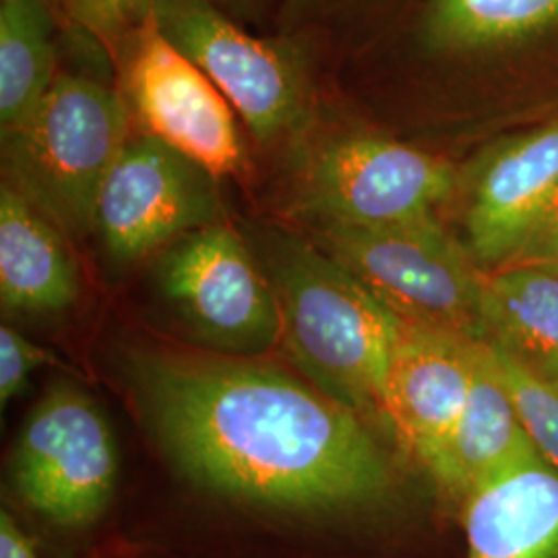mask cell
Returning a JSON list of instances; mask_svg holds the SVG:
<instances>
[{
    "mask_svg": "<svg viewBox=\"0 0 558 558\" xmlns=\"http://www.w3.org/2000/svg\"><path fill=\"white\" fill-rule=\"evenodd\" d=\"M122 368L161 453L223 505L315 536L377 527L403 505L375 424L265 356L141 345Z\"/></svg>",
    "mask_w": 558,
    "mask_h": 558,
    "instance_id": "cell-1",
    "label": "cell"
},
{
    "mask_svg": "<svg viewBox=\"0 0 558 558\" xmlns=\"http://www.w3.org/2000/svg\"><path fill=\"white\" fill-rule=\"evenodd\" d=\"M278 299L281 343L300 375L375 426L399 319L311 236L253 223L244 230Z\"/></svg>",
    "mask_w": 558,
    "mask_h": 558,
    "instance_id": "cell-2",
    "label": "cell"
},
{
    "mask_svg": "<svg viewBox=\"0 0 558 558\" xmlns=\"http://www.w3.org/2000/svg\"><path fill=\"white\" fill-rule=\"evenodd\" d=\"M133 122L117 83L62 71L38 110L2 135V182L71 240L94 234L104 180Z\"/></svg>",
    "mask_w": 558,
    "mask_h": 558,
    "instance_id": "cell-3",
    "label": "cell"
},
{
    "mask_svg": "<svg viewBox=\"0 0 558 558\" xmlns=\"http://www.w3.org/2000/svg\"><path fill=\"white\" fill-rule=\"evenodd\" d=\"M294 145L288 201L308 230L435 216L458 189L453 161L377 131L311 126Z\"/></svg>",
    "mask_w": 558,
    "mask_h": 558,
    "instance_id": "cell-4",
    "label": "cell"
},
{
    "mask_svg": "<svg viewBox=\"0 0 558 558\" xmlns=\"http://www.w3.org/2000/svg\"><path fill=\"white\" fill-rule=\"evenodd\" d=\"M311 239L398 319L484 343V269L439 214L389 226H323Z\"/></svg>",
    "mask_w": 558,
    "mask_h": 558,
    "instance_id": "cell-5",
    "label": "cell"
},
{
    "mask_svg": "<svg viewBox=\"0 0 558 558\" xmlns=\"http://www.w3.org/2000/svg\"><path fill=\"white\" fill-rule=\"evenodd\" d=\"M154 23L220 89L260 145L294 143L315 124L304 41L255 36L207 0H158Z\"/></svg>",
    "mask_w": 558,
    "mask_h": 558,
    "instance_id": "cell-6",
    "label": "cell"
},
{
    "mask_svg": "<svg viewBox=\"0 0 558 558\" xmlns=\"http://www.w3.org/2000/svg\"><path fill=\"white\" fill-rule=\"evenodd\" d=\"M117 478V440L96 399L69 380L52 385L11 458L21 505L59 532L81 534L106 518Z\"/></svg>",
    "mask_w": 558,
    "mask_h": 558,
    "instance_id": "cell-7",
    "label": "cell"
},
{
    "mask_svg": "<svg viewBox=\"0 0 558 558\" xmlns=\"http://www.w3.org/2000/svg\"><path fill=\"white\" fill-rule=\"evenodd\" d=\"M112 59L117 89L137 133L161 141L218 180L248 168L234 108L156 23L129 36Z\"/></svg>",
    "mask_w": 558,
    "mask_h": 558,
    "instance_id": "cell-8",
    "label": "cell"
},
{
    "mask_svg": "<svg viewBox=\"0 0 558 558\" xmlns=\"http://www.w3.org/2000/svg\"><path fill=\"white\" fill-rule=\"evenodd\" d=\"M161 294L216 354L260 359L281 343L278 299L259 259L228 221L163 251Z\"/></svg>",
    "mask_w": 558,
    "mask_h": 558,
    "instance_id": "cell-9",
    "label": "cell"
},
{
    "mask_svg": "<svg viewBox=\"0 0 558 558\" xmlns=\"http://www.w3.org/2000/svg\"><path fill=\"white\" fill-rule=\"evenodd\" d=\"M220 180L172 147L131 133L104 180L94 234L108 260L131 267L226 221Z\"/></svg>",
    "mask_w": 558,
    "mask_h": 558,
    "instance_id": "cell-10",
    "label": "cell"
},
{
    "mask_svg": "<svg viewBox=\"0 0 558 558\" xmlns=\"http://www.w3.org/2000/svg\"><path fill=\"white\" fill-rule=\"evenodd\" d=\"M558 186V119L484 147L459 168L458 239L480 269L518 257Z\"/></svg>",
    "mask_w": 558,
    "mask_h": 558,
    "instance_id": "cell-11",
    "label": "cell"
},
{
    "mask_svg": "<svg viewBox=\"0 0 558 558\" xmlns=\"http://www.w3.org/2000/svg\"><path fill=\"white\" fill-rule=\"evenodd\" d=\"M480 343L399 319L385 383V418L399 447L424 472L439 458L465 408Z\"/></svg>",
    "mask_w": 558,
    "mask_h": 558,
    "instance_id": "cell-12",
    "label": "cell"
},
{
    "mask_svg": "<svg viewBox=\"0 0 558 558\" xmlns=\"http://www.w3.org/2000/svg\"><path fill=\"white\" fill-rule=\"evenodd\" d=\"M538 458L500 377L490 345L480 343L465 408L426 476L440 502L458 513L482 484Z\"/></svg>",
    "mask_w": 558,
    "mask_h": 558,
    "instance_id": "cell-13",
    "label": "cell"
},
{
    "mask_svg": "<svg viewBox=\"0 0 558 558\" xmlns=\"http://www.w3.org/2000/svg\"><path fill=\"white\" fill-rule=\"evenodd\" d=\"M465 558H558V470L532 458L458 509Z\"/></svg>",
    "mask_w": 558,
    "mask_h": 558,
    "instance_id": "cell-14",
    "label": "cell"
},
{
    "mask_svg": "<svg viewBox=\"0 0 558 558\" xmlns=\"http://www.w3.org/2000/svg\"><path fill=\"white\" fill-rule=\"evenodd\" d=\"M71 242L36 205L0 186V299L11 313L52 315L81 294V274Z\"/></svg>",
    "mask_w": 558,
    "mask_h": 558,
    "instance_id": "cell-15",
    "label": "cell"
},
{
    "mask_svg": "<svg viewBox=\"0 0 558 558\" xmlns=\"http://www.w3.org/2000/svg\"><path fill=\"white\" fill-rule=\"evenodd\" d=\"M420 50L435 59H497L558 40V0H424Z\"/></svg>",
    "mask_w": 558,
    "mask_h": 558,
    "instance_id": "cell-16",
    "label": "cell"
},
{
    "mask_svg": "<svg viewBox=\"0 0 558 558\" xmlns=\"http://www.w3.org/2000/svg\"><path fill=\"white\" fill-rule=\"evenodd\" d=\"M484 343L558 385V276L538 267L484 271Z\"/></svg>",
    "mask_w": 558,
    "mask_h": 558,
    "instance_id": "cell-17",
    "label": "cell"
},
{
    "mask_svg": "<svg viewBox=\"0 0 558 558\" xmlns=\"http://www.w3.org/2000/svg\"><path fill=\"white\" fill-rule=\"evenodd\" d=\"M54 0H0V131L29 119L59 77Z\"/></svg>",
    "mask_w": 558,
    "mask_h": 558,
    "instance_id": "cell-18",
    "label": "cell"
},
{
    "mask_svg": "<svg viewBox=\"0 0 558 558\" xmlns=\"http://www.w3.org/2000/svg\"><path fill=\"white\" fill-rule=\"evenodd\" d=\"M488 345V343H486ZM493 350V348H490ZM500 377L518 408L536 453L558 470V385L527 373L518 362L493 350Z\"/></svg>",
    "mask_w": 558,
    "mask_h": 558,
    "instance_id": "cell-19",
    "label": "cell"
},
{
    "mask_svg": "<svg viewBox=\"0 0 558 558\" xmlns=\"http://www.w3.org/2000/svg\"><path fill=\"white\" fill-rule=\"evenodd\" d=\"M158 0H54L75 27L100 40L110 52L156 17Z\"/></svg>",
    "mask_w": 558,
    "mask_h": 558,
    "instance_id": "cell-20",
    "label": "cell"
},
{
    "mask_svg": "<svg viewBox=\"0 0 558 558\" xmlns=\"http://www.w3.org/2000/svg\"><path fill=\"white\" fill-rule=\"evenodd\" d=\"M57 362L59 360L54 359L46 348L21 336L17 329L2 325L0 327V403L2 408L15 396H20L38 368L46 364H57Z\"/></svg>",
    "mask_w": 558,
    "mask_h": 558,
    "instance_id": "cell-21",
    "label": "cell"
},
{
    "mask_svg": "<svg viewBox=\"0 0 558 558\" xmlns=\"http://www.w3.org/2000/svg\"><path fill=\"white\" fill-rule=\"evenodd\" d=\"M507 267H538L558 276V186L518 257Z\"/></svg>",
    "mask_w": 558,
    "mask_h": 558,
    "instance_id": "cell-22",
    "label": "cell"
},
{
    "mask_svg": "<svg viewBox=\"0 0 558 558\" xmlns=\"http://www.w3.org/2000/svg\"><path fill=\"white\" fill-rule=\"evenodd\" d=\"M0 558H52L11 511H0Z\"/></svg>",
    "mask_w": 558,
    "mask_h": 558,
    "instance_id": "cell-23",
    "label": "cell"
},
{
    "mask_svg": "<svg viewBox=\"0 0 558 558\" xmlns=\"http://www.w3.org/2000/svg\"><path fill=\"white\" fill-rule=\"evenodd\" d=\"M354 4L356 0H283V20L288 27L323 23Z\"/></svg>",
    "mask_w": 558,
    "mask_h": 558,
    "instance_id": "cell-24",
    "label": "cell"
},
{
    "mask_svg": "<svg viewBox=\"0 0 558 558\" xmlns=\"http://www.w3.org/2000/svg\"><path fill=\"white\" fill-rule=\"evenodd\" d=\"M207 2L218 7L226 15L240 21L242 25L244 23L253 25V23H259L269 13L276 0H207Z\"/></svg>",
    "mask_w": 558,
    "mask_h": 558,
    "instance_id": "cell-25",
    "label": "cell"
}]
</instances>
